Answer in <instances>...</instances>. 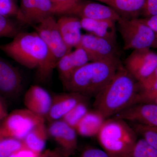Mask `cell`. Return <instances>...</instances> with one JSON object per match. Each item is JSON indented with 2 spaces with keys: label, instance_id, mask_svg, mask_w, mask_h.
Listing matches in <instances>:
<instances>
[{
  "label": "cell",
  "instance_id": "18",
  "mask_svg": "<svg viewBox=\"0 0 157 157\" xmlns=\"http://www.w3.org/2000/svg\"><path fill=\"white\" fill-rule=\"evenodd\" d=\"M82 29L88 33L116 43L117 22L111 21L80 18Z\"/></svg>",
  "mask_w": 157,
  "mask_h": 157
},
{
  "label": "cell",
  "instance_id": "39",
  "mask_svg": "<svg viewBox=\"0 0 157 157\" xmlns=\"http://www.w3.org/2000/svg\"><path fill=\"white\" fill-rule=\"evenodd\" d=\"M14 1L15 2H16V1H17V0H14Z\"/></svg>",
  "mask_w": 157,
  "mask_h": 157
},
{
  "label": "cell",
  "instance_id": "23",
  "mask_svg": "<svg viewBox=\"0 0 157 157\" xmlns=\"http://www.w3.org/2000/svg\"><path fill=\"white\" fill-rule=\"evenodd\" d=\"M139 93L136 104L144 103L157 95V68L149 76L138 83Z\"/></svg>",
  "mask_w": 157,
  "mask_h": 157
},
{
  "label": "cell",
  "instance_id": "21",
  "mask_svg": "<svg viewBox=\"0 0 157 157\" xmlns=\"http://www.w3.org/2000/svg\"><path fill=\"white\" fill-rule=\"evenodd\" d=\"M48 136V128L44 122L34 128L22 141L26 148L39 155L44 151Z\"/></svg>",
  "mask_w": 157,
  "mask_h": 157
},
{
  "label": "cell",
  "instance_id": "6",
  "mask_svg": "<svg viewBox=\"0 0 157 157\" xmlns=\"http://www.w3.org/2000/svg\"><path fill=\"white\" fill-rule=\"evenodd\" d=\"M45 121L44 118L25 108L15 109L9 113L0 123V137L23 140L34 128Z\"/></svg>",
  "mask_w": 157,
  "mask_h": 157
},
{
  "label": "cell",
  "instance_id": "32",
  "mask_svg": "<svg viewBox=\"0 0 157 157\" xmlns=\"http://www.w3.org/2000/svg\"><path fill=\"white\" fill-rule=\"evenodd\" d=\"M145 17L157 14V0H145L143 13Z\"/></svg>",
  "mask_w": 157,
  "mask_h": 157
},
{
  "label": "cell",
  "instance_id": "3",
  "mask_svg": "<svg viewBox=\"0 0 157 157\" xmlns=\"http://www.w3.org/2000/svg\"><path fill=\"white\" fill-rule=\"evenodd\" d=\"M119 59L89 62L63 84L68 92L95 97L107 86L121 65Z\"/></svg>",
  "mask_w": 157,
  "mask_h": 157
},
{
  "label": "cell",
  "instance_id": "35",
  "mask_svg": "<svg viewBox=\"0 0 157 157\" xmlns=\"http://www.w3.org/2000/svg\"><path fill=\"white\" fill-rule=\"evenodd\" d=\"M142 19L154 32L157 39V14Z\"/></svg>",
  "mask_w": 157,
  "mask_h": 157
},
{
  "label": "cell",
  "instance_id": "28",
  "mask_svg": "<svg viewBox=\"0 0 157 157\" xmlns=\"http://www.w3.org/2000/svg\"><path fill=\"white\" fill-rule=\"evenodd\" d=\"M24 147L22 140L12 137H0V157H9Z\"/></svg>",
  "mask_w": 157,
  "mask_h": 157
},
{
  "label": "cell",
  "instance_id": "38",
  "mask_svg": "<svg viewBox=\"0 0 157 157\" xmlns=\"http://www.w3.org/2000/svg\"><path fill=\"white\" fill-rule=\"evenodd\" d=\"M144 103H153V104H157V95L156 96L148 99Z\"/></svg>",
  "mask_w": 157,
  "mask_h": 157
},
{
  "label": "cell",
  "instance_id": "11",
  "mask_svg": "<svg viewBox=\"0 0 157 157\" xmlns=\"http://www.w3.org/2000/svg\"><path fill=\"white\" fill-rule=\"evenodd\" d=\"M79 17L95 20L111 21L117 22L121 16L109 6L99 2L79 0L69 13Z\"/></svg>",
  "mask_w": 157,
  "mask_h": 157
},
{
  "label": "cell",
  "instance_id": "12",
  "mask_svg": "<svg viewBox=\"0 0 157 157\" xmlns=\"http://www.w3.org/2000/svg\"><path fill=\"white\" fill-rule=\"evenodd\" d=\"M47 128L49 136L58 144L59 148L70 156L75 153L78 147L76 129L63 120L49 123Z\"/></svg>",
  "mask_w": 157,
  "mask_h": 157
},
{
  "label": "cell",
  "instance_id": "14",
  "mask_svg": "<svg viewBox=\"0 0 157 157\" xmlns=\"http://www.w3.org/2000/svg\"><path fill=\"white\" fill-rule=\"evenodd\" d=\"M52 96L45 89L39 85L31 86L25 93L23 103L25 109L46 118L48 115Z\"/></svg>",
  "mask_w": 157,
  "mask_h": 157
},
{
  "label": "cell",
  "instance_id": "13",
  "mask_svg": "<svg viewBox=\"0 0 157 157\" xmlns=\"http://www.w3.org/2000/svg\"><path fill=\"white\" fill-rule=\"evenodd\" d=\"M114 117L146 126L157 128V104L137 103L117 113Z\"/></svg>",
  "mask_w": 157,
  "mask_h": 157
},
{
  "label": "cell",
  "instance_id": "36",
  "mask_svg": "<svg viewBox=\"0 0 157 157\" xmlns=\"http://www.w3.org/2000/svg\"><path fill=\"white\" fill-rule=\"evenodd\" d=\"M9 114L6 100L0 95V123Z\"/></svg>",
  "mask_w": 157,
  "mask_h": 157
},
{
  "label": "cell",
  "instance_id": "7",
  "mask_svg": "<svg viewBox=\"0 0 157 157\" xmlns=\"http://www.w3.org/2000/svg\"><path fill=\"white\" fill-rule=\"evenodd\" d=\"M32 26L45 42L56 63L61 58L71 51L62 38L54 16L46 17Z\"/></svg>",
  "mask_w": 157,
  "mask_h": 157
},
{
  "label": "cell",
  "instance_id": "24",
  "mask_svg": "<svg viewBox=\"0 0 157 157\" xmlns=\"http://www.w3.org/2000/svg\"><path fill=\"white\" fill-rule=\"evenodd\" d=\"M89 110L88 99H86L76 104L62 120L75 129Z\"/></svg>",
  "mask_w": 157,
  "mask_h": 157
},
{
  "label": "cell",
  "instance_id": "31",
  "mask_svg": "<svg viewBox=\"0 0 157 157\" xmlns=\"http://www.w3.org/2000/svg\"><path fill=\"white\" fill-rule=\"evenodd\" d=\"M79 157H111L103 149L87 147L82 151Z\"/></svg>",
  "mask_w": 157,
  "mask_h": 157
},
{
  "label": "cell",
  "instance_id": "19",
  "mask_svg": "<svg viewBox=\"0 0 157 157\" xmlns=\"http://www.w3.org/2000/svg\"><path fill=\"white\" fill-rule=\"evenodd\" d=\"M105 4L116 11L121 17L135 18L143 13L145 0H93Z\"/></svg>",
  "mask_w": 157,
  "mask_h": 157
},
{
  "label": "cell",
  "instance_id": "20",
  "mask_svg": "<svg viewBox=\"0 0 157 157\" xmlns=\"http://www.w3.org/2000/svg\"><path fill=\"white\" fill-rule=\"evenodd\" d=\"M106 119L95 109L89 110L76 127L77 134L83 137L97 136Z\"/></svg>",
  "mask_w": 157,
  "mask_h": 157
},
{
  "label": "cell",
  "instance_id": "5",
  "mask_svg": "<svg viewBox=\"0 0 157 157\" xmlns=\"http://www.w3.org/2000/svg\"><path fill=\"white\" fill-rule=\"evenodd\" d=\"M117 25L125 50L157 48L155 35L142 18L121 17Z\"/></svg>",
  "mask_w": 157,
  "mask_h": 157
},
{
  "label": "cell",
  "instance_id": "33",
  "mask_svg": "<svg viewBox=\"0 0 157 157\" xmlns=\"http://www.w3.org/2000/svg\"><path fill=\"white\" fill-rule=\"evenodd\" d=\"M52 1L63 7L67 11L66 14H68L76 6L79 0H52Z\"/></svg>",
  "mask_w": 157,
  "mask_h": 157
},
{
  "label": "cell",
  "instance_id": "2",
  "mask_svg": "<svg viewBox=\"0 0 157 157\" xmlns=\"http://www.w3.org/2000/svg\"><path fill=\"white\" fill-rule=\"evenodd\" d=\"M139 93L138 82L121 65L109 84L95 97L94 109L107 119L136 104Z\"/></svg>",
  "mask_w": 157,
  "mask_h": 157
},
{
  "label": "cell",
  "instance_id": "37",
  "mask_svg": "<svg viewBox=\"0 0 157 157\" xmlns=\"http://www.w3.org/2000/svg\"><path fill=\"white\" fill-rule=\"evenodd\" d=\"M47 151L49 157H70V156L63 151L59 148L56 149Z\"/></svg>",
  "mask_w": 157,
  "mask_h": 157
},
{
  "label": "cell",
  "instance_id": "4",
  "mask_svg": "<svg viewBox=\"0 0 157 157\" xmlns=\"http://www.w3.org/2000/svg\"><path fill=\"white\" fill-rule=\"evenodd\" d=\"M137 135L125 121L114 117L105 120L97 137L111 157H126L137 141Z\"/></svg>",
  "mask_w": 157,
  "mask_h": 157
},
{
  "label": "cell",
  "instance_id": "27",
  "mask_svg": "<svg viewBox=\"0 0 157 157\" xmlns=\"http://www.w3.org/2000/svg\"><path fill=\"white\" fill-rule=\"evenodd\" d=\"M19 8L23 23L33 25L36 14L37 0H21Z\"/></svg>",
  "mask_w": 157,
  "mask_h": 157
},
{
  "label": "cell",
  "instance_id": "30",
  "mask_svg": "<svg viewBox=\"0 0 157 157\" xmlns=\"http://www.w3.org/2000/svg\"><path fill=\"white\" fill-rule=\"evenodd\" d=\"M0 15L14 17L22 23L19 8L14 0H0Z\"/></svg>",
  "mask_w": 157,
  "mask_h": 157
},
{
  "label": "cell",
  "instance_id": "9",
  "mask_svg": "<svg viewBox=\"0 0 157 157\" xmlns=\"http://www.w3.org/2000/svg\"><path fill=\"white\" fill-rule=\"evenodd\" d=\"M78 47L86 52L90 62L119 59L116 43L88 33L82 34Z\"/></svg>",
  "mask_w": 157,
  "mask_h": 157
},
{
  "label": "cell",
  "instance_id": "26",
  "mask_svg": "<svg viewBox=\"0 0 157 157\" xmlns=\"http://www.w3.org/2000/svg\"><path fill=\"white\" fill-rule=\"evenodd\" d=\"M12 17L0 15V38H14L21 32L18 24Z\"/></svg>",
  "mask_w": 157,
  "mask_h": 157
},
{
  "label": "cell",
  "instance_id": "22",
  "mask_svg": "<svg viewBox=\"0 0 157 157\" xmlns=\"http://www.w3.org/2000/svg\"><path fill=\"white\" fill-rule=\"evenodd\" d=\"M66 14V9L52 0H37L36 14L34 24L55 14Z\"/></svg>",
  "mask_w": 157,
  "mask_h": 157
},
{
  "label": "cell",
  "instance_id": "29",
  "mask_svg": "<svg viewBox=\"0 0 157 157\" xmlns=\"http://www.w3.org/2000/svg\"><path fill=\"white\" fill-rule=\"evenodd\" d=\"M134 129L137 135H140L151 145L157 150V128L150 127L135 124Z\"/></svg>",
  "mask_w": 157,
  "mask_h": 157
},
{
  "label": "cell",
  "instance_id": "40",
  "mask_svg": "<svg viewBox=\"0 0 157 157\" xmlns=\"http://www.w3.org/2000/svg\"></svg>",
  "mask_w": 157,
  "mask_h": 157
},
{
  "label": "cell",
  "instance_id": "10",
  "mask_svg": "<svg viewBox=\"0 0 157 157\" xmlns=\"http://www.w3.org/2000/svg\"><path fill=\"white\" fill-rule=\"evenodd\" d=\"M24 80L18 68L0 57V95L5 100H15L23 90Z\"/></svg>",
  "mask_w": 157,
  "mask_h": 157
},
{
  "label": "cell",
  "instance_id": "25",
  "mask_svg": "<svg viewBox=\"0 0 157 157\" xmlns=\"http://www.w3.org/2000/svg\"><path fill=\"white\" fill-rule=\"evenodd\" d=\"M126 157H157V150L140 138L135 142Z\"/></svg>",
  "mask_w": 157,
  "mask_h": 157
},
{
  "label": "cell",
  "instance_id": "8",
  "mask_svg": "<svg viewBox=\"0 0 157 157\" xmlns=\"http://www.w3.org/2000/svg\"><path fill=\"white\" fill-rule=\"evenodd\" d=\"M124 67L139 83L157 68V53L149 48L133 50L126 59Z\"/></svg>",
  "mask_w": 157,
  "mask_h": 157
},
{
  "label": "cell",
  "instance_id": "15",
  "mask_svg": "<svg viewBox=\"0 0 157 157\" xmlns=\"http://www.w3.org/2000/svg\"><path fill=\"white\" fill-rule=\"evenodd\" d=\"M87 99H88L87 97L70 92L54 95L52 96L51 105L45 120L49 123L60 120L76 104Z\"/></svg>",
  "mask_w": 157,
  "mask_h": 157
},
{
  "label": "cell",
  "instance_id": "1",
  "mask_svg": "<svg viewBox=\"0 0 157 157\" xmlns=\"http://www.w3.org/2000/svg\"><path fill=\"white\" fill-rule=\"evenodd\" d=\"M0 49L23 67L36 69L42 80L49 78L56 67L48 47L35 31H21L11 42L0 45Z\"/></svg>",
  "mask_w": 157,
  "mask_h": 157
},
{
  "label": "cell",
  "instance_id": "34",
  "mask_svg": "<svg viewBox=\"0 0 157 157\" xmlns=\"http://www.w3.org/2000/svg\"><path fill=\"white\" fill-rule=\"evenodd\" d=\"M39 155L24 147L23 148L12 154L9 157H36Z\"/></svg>",
  "mask_w": 157,
  "mask_h": 157
},
{
  "label": "cell",
  "instance_id": "16",
  "mask_svg": "<svg viewBox=\"0 0 157 157\" xmlns=\"http://www.w3.org/2000/svg\"><path fill=\"white\" fill-rule=\"evenodd\" d=\"M59 60L56 65L62 83H65L75 72L90 62L87 54L82 48L77 47Z\"/></svg>",
  "mask_w": 157,
  "mask_h": 157
},
{
  "label": "cell",
  "instance_id": "17",
  "mask_svg": "<svg viewBox=\"0 0 157 157\" xmlns=\"http://www.w3.org/2000/svg\"><path fill=\"white\" fill-rule=\"evenodd\" d=\"M59 30L65 44L72 50L78 47L82 34L79 17L69 14H64L57 20Z\"/></svg>",
  "mask_w": 157,
  "mask_h": 157
}]
</instances>
